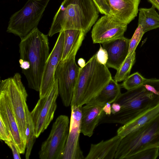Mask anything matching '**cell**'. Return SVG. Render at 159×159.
Wrapping results in <instances>:
<instances>
[{"label":"cell","instance_id":"6da1fadb","mask_svg":"<svg viewBox=\"0 0 159 159\" xmlns=\"http://www.w3.org/2000/svg\"><path fill=\"white\" fill-rule=\"evenodd\" d=\"M48 35L34 29L21 39L19 63L28 87L39 91L44 68L49 55Z\"/></svg>","mask_w":159,"mask_h":159},{"label":"cell","instance_id":"7a4b0ae2","mask_svg":"<svg viewBox=\"0 0 159 159\" xmlns=\"http://www.w3.org/2000/svg\"><path fill=\"white\" fill-rule=\"evenodd\" d=\"M92 0H64L54 17L48 35L51 37L62 31L74 29L86 34L99 16Z\"/></svg>","mask_w":159,"mask_h":159},{"label":"cell","instance_id":"3957f363","mask_svg":"<svg viewBox=\"0 0 159 159\" xmlns=\"http://www.w3.org/2000/svg\"><path fill=\"white\" fill-rule=\"evenodd\" d=\"M112 78L105 65L100 62L96 54L82 67L74 90L70 106L82 107L94 98Z\"/></svg>","mask_w":159,"mask_h":159},{"label":"cell","instance_id":"277c9868","mask_svg":"<svg viewBox=\"0 0 159 159\" xmlns=\"http://www.w3.org/2000/svg\"><path fill=\"white\" fill-rule=\"evenodd\" d=\"M115 102L121 106L120 111L109 116L104 114L99 124L125 125L159 104V96L148 91L142 85L121 93Z\"/></svg>","mask_w":159,"mask_h":159},{"label":"cell","instance_id":"5b68a950","mask_svg":"<svg viewBox=\"0 0 159 159\" xmlns=\"http://www.w3.org/2000/svg\"><path fill=\"white\" fill-rule=\"evenodd\" d=\"M159 147V114L146 124L122 138L114 158L129 159L143 149Z\"/></svg>","mask_w":159,"mask_h":159},{"label":"cell","instance_id":"8992f818","mask_svg":"<svg viewBox=\"0 0 159 159\" xmlns=\"http://www.w3.org/2000/svg\"><path fill=\"white\" fill-rule=\"evenodd\" d=\"M50 0H28L24 7L10 17L7 32L22 39L39 22Z\"/></svg>","mask_w":159,"mask_h":159},{"label":"cell","instance_id":"52a82bcc","mask_svg":"<svg viewBox=\"0 0 159 159\" xmlns=\"http://www.w3.org/2000/svg\"><path fill=\"white\" fill-rule=\"evenodd\" d=\"M20 74L16 73L11 77L0 81V88L7 92L12 105L21 135L26 143V109L28 94Z\"/></svg>","mask_w":159,"mask_h":159},{"label":"cell","instance_id":"ba28073f","mask_svg":"<svg viewBox=\"0 0 159 159\" xmlns=\"http://www.w3.org/2000/svg\"><path fill=\"white\" fill-rule=\"evenodd\" d=\"M70 127L68 117L59 116L53 123L47 139L42 144L39 152L41 159H62Z\"/></svg>","mask_w":159,"mask_h":159},{"label":"cell","instance_id":"9c48e42d","mask_svg":"<svg viewBox=\"0 0 159 159\" xmlns=\"http://www.w3.org/2000/svg\"><path fill=\"white\" fill-rule=\"evenodd\" d=\"M76 54L69 55L61 61L57 68L55 79L58 81L59 93L64 106L70 105L80 67L75 61Z\"/></svg>","mask_w":159,"mask_h":159},{"label":"cell","instance_id":"30bf717a","mask_svg":"<svg viewBox=\"0 0 159 159\" xmlns=\"http://www.w3.org/2000/svg\"><path fill=\"white\" fill-rule=\"evenodd\" d=\"M59 94L58 81L56 79L48 94L39 98L30 112L37 138L46 129L52 120L57 107L56 100Z\"/></svg>","mask_w":159,"mask_h":159},{"label":"cell","instance_id":"8fae6325","mask_svg":"<svg viewBox=\"0 0 159 159\" xmlns=\"http://www.w3.org/2000/svg\"><path fill=\"white\" fill-rule=\"evenodd\" d=\"M127 24L111 15H104L95 22L91 31L94 43H103L124 36Z\"/></svg>","mask_w":159,"mask_h":159},{"label":"cell","instance_id":"7c38bea8","mask_svg":"<svg viewBox=\"0 0 159 159\" xmlns=\"http://www.w3.org/2000/svg\"><path fill=\"white\" fill-rule=\"evenodd\" d=\"M64 42V32L62 30L59 33L45 65L39 91L40 98L46 96L48 94L54 84L55 72L62 55Z\"/></svg>","mask_w":159,"mask_h":159},{"label":"cell","instance_id":"4fadbf2b","mask_svg":"<svg viewBox=\"0 0 159 159\" xmlns=\"http://www.w3.org/2000/svg\"><path fill=\"white\" fill-rule=\"evenodd\" d=\"M69 133L62 159H84L79 144L81 133V107L72 106Z\"/></svg>","mask_w":159,"mask_h":159},{"label":"cell","instance_id":"5bb4252c","mask_svg":"<svg viewBox=\"0 0 159 159\" xmlns=\"http://www.w3.org/2000/svg\"><path fill=\"white\" fill-rule=\"evenodd\" d=\"M0 119L10 130L20 154L25 152L26 144L21 135L13 108L6 91L0 88Z\"/></svg>","mask_w":159,"mask_h":159},{"label":"cell","instance_id":"9a60e30c","mask_svg":"<svg viewBox=\"0 0 159 159\" xmlns=\"http://www.w3.org/2000/svg\"><path fill=\"white\" fill-rule=\"evenodd\" d=\"M130 39L124 36L102 43L107 53V66L117 70L128 55Z\"/></svg>","mask_w":159,"mask_h":159},{"label":"cell","instance_id":"2e32d148","mask_svg":"<svg viewBox=\"0 0 159 159\" xmlns=\"http://www.w3.org/2000/svg\"><path fill=\"white\" fill-rule=\"evenodd\" d=\"M110 15L128 25L137 16L140 0H107Z\"/></svg>","mask_w":159,"mask_h":159},{"label":"cell","instance_id":"e0dca14e","mask_svg":"<svg viewBox=\"0 0 159 159\" xmlns=\"http://www.w3.org/2000/svg\"><path fill=\"white\" fill-rule=\"evenodd\" d=\"M102 106L86 104L81 107V133L84 135L91 137L96 127L105 114Z\"/></svg>","mask_w":159,"mask_h":159},{"label":"cell","instance_id":"ac0fdd59","mask_svg":"<svg viewBox=\"0 0 159 159\" xmlns=\"http://www.w3.org/2000/svg\"><path fill=\"white\" fill-rule=\"evenodd\" d=\"M122 138L118 135L106 141L91 145L85 159H113L114 158Z\"/></svg>","mask_w":159,"mask_h":159},{"label":"cell","instance_id":"d6986e66","mask_svg":"<svg viewBox=\"0 0 159 159\" xmlns=\"http://www.w3.org/2000/svg\"><path fill=\"white\" fill-rule=\"evenodd\" d=\"M63 30L64 42L61 61L65 60L70 55L76 54L86 34L83 31L77 30L68 29Z\"/></svg>","mask_w":159,"mask_h":159},{"label":"cell","instance_id":"ffe728a7","mask_svg":"<svg viewBox=\"0 0 159 159\" xmlns=\"http://www.w3.org/2000/svg\"><path fill=\"white\" fill-rule=\"evenodd\" d=\"M159 114V104L120 126L117 131V134L122 138L143 126Z\"/></svg>","mask_w":159,"mask_h":159},{"label":"cell","instance_id":"44dd1931","mask_svg":"<svg viewBox=\"0 0 159 159\" xmlns=\"http://www.w3.org/2000/svg\"><path fill=\"white\" fill-rule=\"evenodd\" d=\"M121 93L120 85L111 78L98 94L87 104L103 107L107 103L114 102Z\"/></svg>","mask_w":159,"mask_h":159},{"label":"cell","instance_id":"7402d4cb","mask_svg":"<svg viewBox=\"0 0 159 159\" xmlns=\"http://www.w3.org/2000/svg\"><path fill=\"white\" fill-rule=\"evenodd\" d=\"M139 10L138 25L141 26L144 33L159 28V15L153 6L149 8H140Z\"/></svg>","mask_w":159,"mask_h":159},{"label":"cell","instance_id":"603a6c76","mask_svg":"<svg viewBox=\"0 0 159 159\" xmlns=\"http://www.w3.org/2000/svg\"><path fill=\"white\" fill-rule=\"evenodd\" d=\"M135 52L128 53L125 59L117 70L114 80L120 82L124 80L129 75L135 59Z\"/></svg>","mask_w":159,"mask_h":159},{"label":"cell","instance_id":"cb8c5ba5","mask_svg":"<svg viewBox=\"0 0 159 159\" xmlns=\"http://www.w3.org/2000/svg\"><path fill=\"white\" fill-rule=\"evenodd\" d=\"M26 150L25 157L26 159H29L37 138L35 134L34 127L32 120L30 112L29 110L28 106L26 109Z\"/></svg>","mask_w":159,"mask_h":159},{"label":"cell","instance_id":"d4e9b609","mask_svg":"<svg viewBox=\"0 0 159 159\" xmlns=\"http://www.w3.org/2000/svg\"><path fill=\"white\" fill-rule=\"evenodd\" d=\"M146 79L138 72L129 75L121 84V86L127 90L138 87L143 84Z\"/></svg>","mask_w":159,"mask_h":159},{"label":"cell","instance_id":"484cf974","mask_svg":"<svg viewBox=\"0 0 159 159\" xmlns=\"http://www.w3.org/2000/svg\"><path fill=\"white\" fill-rule=\"evenodd\" d=\"M159 156V147H154L142 150L131 156L129 159H156Z\"/></svg>","mask_w":159,"mask_h":159},{"label":"cell","instance_id":"4316f807","mask_svg":"<svg viewBox=\"0 0 159 159\" xmlns=\"http://www.w3.org/2000/svg\"><path fill=\"white\" fill-rule=\"evenodd\" d=\"M144 34L141 26L138 25L132 38L130 39L128 53L135 51Z\"/></svg>","mask_w":159,"mask_h":159},{"label":"cell","instance_id":"83f0119b","mask_svg":"<svg viewBox=\"0 0 159 159\" xmlns=\"http://www.w3.org/2000/svg\"><path fill=\"white\" fill-rule=\"evenodd\" d=\"M153 94L159 96V79H147L142 85Z\"/></svg>","mask_w":159,"mask_h":159},{"label":"cell","instance_id":"f1b7e54d","mask_svg":"<svg viewBox=\"0 0 159 159\" xmlns=\"http://www.w3.org/2000/svg\"><path fill=\"white\" fill-rule=\"evenodd\" d=\"M99 12L104 15H110V10L107 0H92Z\"/></svg>","mask_w":159,"mask_h":159},{"label":"cell","instance_id":"f546056e","mask_svg":"<svg viewBox=\"0 0 159 159\" xmlns=\"http://www.w3.org/2000/svg\"><path fill=\"white\" fill-rule=\"evenodd\" d=\"M0 139L4 141L13 140L10 130L6 126L2 120L0 119ZM14 141V140H13Z\"/></svg>","mask_w":159,"mask_h":159},{"label":"cell","instance_id":"4dcf8cb0","mask_svg":"<svg viewBox=\"0 0 159 159\" xmlns=\"http://www.w3.org/2000/svg\"><path fill=\"white\" fill-rule=\"evenodd\" d=\"M96 54L99 61L102 64L106 65L108 58V54L106 50L101 45L99 50Z\"/></svg>","mask_w":159,"mask_h":159},{"label":"cell","instance_id":"1f68e13d","mask_svg":"<svg viewBox=\"0 0 159 159\" xmlns=\"http://www.w3.org/2000/svg\"><path fill=\"white\" fill-rule=\"evenodd\" d=\"M5 143L11 149L14 158L15 159H20L21 157L19 152L16 145L13 140L5 141Z\"/></svg>","mask_w":159,"mask_h":159},{"label":"cell","instance_id":"d6a6232c","mask_svg":"<svg viewBox=\"0 0 159 159\" xmlns=\"http://www.w3.org/2000/svg\"><path fill=\"white\" fill-rule=\"evenodd\" d=\"M121 109V106L118 103L114 102L111 105V114H114L119 112Z\"/></svg>","mask_w":159,"mask_h":159},{"label":"cell","instance_id":"836d02e7","mask_svg":"<svg viewBox=\"0 0 159 159\" xmlns=\"http://www.w3.org/2000/svg\"><path fill=\"white\" fill-rule=\"evenodd\" d=\"M103 110L106 115L109 116L111 114V103H107L103 107Z\"/></svg>","mask_w":159,"mask_h":159},{"label":"cell","instance_id":"e575fe53","mask_svg":"<svg viewBox=\"0 0 159 159\" xmlns=\"http://www.w3.org/2000/svg\"><path fill=\"white\" fill-rule=\"evenodd\" d=\"M155 8L159 11V0H147Z\"/></svg>","mask_w":159,"mask_h":159},{"label":"cell","instance_id":"d590c367","mask_svg":"<svg viewBox=\"0 0 159 159\" xmlns=\"http://www.w3.org/2000/svg\"><path fill=\"white\" fill-rule=\"evenodd\" d=\"M78 63L80 67H83L86 64L85 60L82 58L79 59L78 61Z\"/></svg>","mask_w":159,"mask_h":159}]
</instances>
